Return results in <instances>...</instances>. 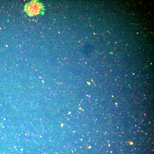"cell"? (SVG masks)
<instances>
[{
    "instance_id": "6da1fadb",
    "label": "cell",
    "mask_w": 154,
    "mask_h": 154,
    "mask_svg": "<svg viewBox=\"0 0 154 154\" xmlns=\"http://www.w3.org/2000/svg\"><path fill=\"white\" fill-rule=\"evenodd\" d=\"M25 10L26 12L30 15H34L38 14L41 10V5L36 1H31L27 4Z\"/></svg>"
}]
</instances>
